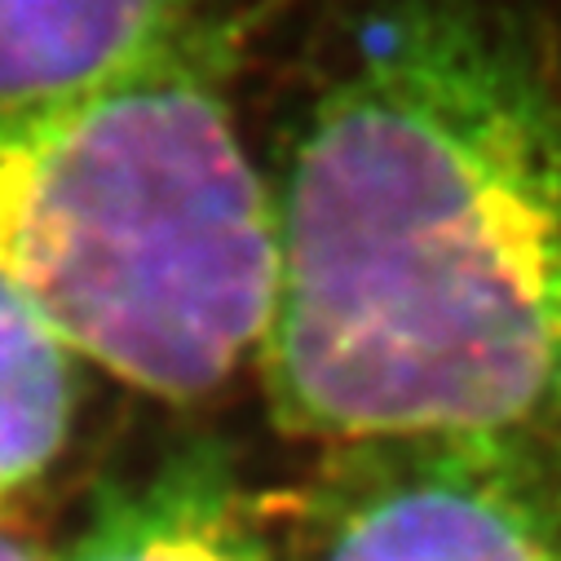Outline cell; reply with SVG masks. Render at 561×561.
Masks as SVG:
<instances>
[{"label":"cell","mask_w":561,"mask_h":561,"mask_svg":"<svg viewBox=\"0 0 561 561\" xmlns=\"http://www.w3.org/2000/svg\"><path fill=\"white\" fill-rule=\"evenodd\" d=\"M0 561H49L32 539H23L19 530H10L0 522Z\"/></svg>","instance_id":"obj_7"},{"label":"cell","mask_w":561,"mask_h":561,"mask_svg":"<svg viewBox=\"0 0 561 561\" xmlns=\"http://www.w3.org/2000/svg\"><path fill=\"white\" fill-rule=\"evenodd\" d=\"M243 14L0 124V278L84 363L169 402L256 354L274 297L270 182L230 106Z\"/></svg>","instance_id":"obj_2"},{"label":"cell","mask_w":561,"mask_h":561,"mask_svg":"<svg viewBox=\"0 0 561 561\" xmlns=\"http://www.w3.org/2000/svg\"><path fill=\"white\" fill-rule=\"evenodd\" d=\"M76 398V354L0 278V513L58 465Z\"/></svg>","instance_id":"obj_6"},{"label":"cell","mask_w":561,"mask_h":561,"mask_svg":"<svg viewBox=\"0 0 561 561\" xmlns=\"http://www.w3.org/2000/svg\"><path fill=\"white\" fill-rule=\"evenodd\" d=\"M230 0H0V124L156 58Z\"/></svg>","instance_id":"obj_5"},{"label":"cell","mask_w":561,"mask_h":561,"mask_svg":"<svg viewBox=\"0 0 561 561\" xmlns=\"http://www.w3.org/2000/svg\"><path fill=\"white\" fill-rule=\"evenodd\" d=\"M301 561H561V430L323 447Z\"/></svg>","instance_id":"obj_3"},{"label":"cell","mask_w":561,"mask_h":561,"mask_svg":"<svg viewBox=\"0 0 561 561\" xmlns=\"http://www.w3.org/2000/svg\"><path fill=\"white\" fill-rule=\"evenodd\" d=\"M67 561H278L256 495L217 438L169 451L142 478L102 482Z\"/></svg>","instance_id":"obj_4"},{"label":"cell","mask_w":561,"mask_h":561,"mask_svg":"<svg viewBox=\"0 0 561 561\" xmlns=\"http://www.w3.org/2000/svg\"><path fill=\"white\" fill-rule=\"evenodd\" d=\"M270 217L284 434L561 430V45L526 5L363 0Z\"/></svg>","instance_id":"obj_1"}]
</instances>
